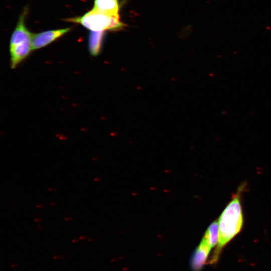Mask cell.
I'll return each mask as SVG.
<instances>
[{
    "instance_id": "cell-4",
    "label": "cell",
    "mask_w": 271,
    "mask_h": 271,
    "mask_svg": "<svg viewBox=\"0 0 271 271\" xmlns=\"http://www.w3.org/2000/svg\"><path fill=\"white\" fill-rule=\"evenodd\" d=\"M211 248L202 239L193 253L190 264L193 271H200L206 261Z\"/></svg>"
},
{
    "instance_id": "cell-1",
    "label": "cell",
    "mask_w": 271,
    "mask_h": 271,
    "mask_svg": "<svg viewBox=\"0 0 271 271\" xmlns=\"http://www.w3.org/2000/svg\"><path fill=\"white\" fill-rule=\"evenodd\" d=\"M244 186V184L240 186L219 218L218 240L216 249L210 260L211 263L216 262L222 248L241 230L243 215L240 199Z\"/></svg>"
},
{
    "instance_id": "cell-5",
    "label": "cell",
    "mask_w": 271,
    "mask_h": 271,
    "mask_svg": "<svg viewBox=\"0 0 271 271\" xmlns=\"http://www.w3.org/2000/svg\"><path fill=\"white\" fill-rule=\"evenodd\" d=\"M93 9L101 13L119 16L117 0H95Z\"/></svg>"
},
{
    "instance_id": "cell-2",
    "label": "cell",
    "mask_w": 271,
    "mask_h": 271,
    "mask_svg": "<svg viewBox=\"0 0 271 271\" xmlns=\"http://www.w3.org/2000/svg\"><path fill=\"white\" fill-rule=\"evenodd\" d=\"M69 22L79 23L91 31L117 30L123 27L119 16L101 13L92 9L80 17L69 19Z\"/></svg>"
},
{
    "instance_id": "cell-8",
    "label": "cell",
    "mask_w": 271,
    "mask_h": 271,
    "mask_svg": "<svg viewBox=\"0 0 271 271\" xmlns=\"http://www.w3.org/2000/svg\"><path fill=\"white\" fill-rule=\"evenodd\" d=\"M86 237L85 236H80V239L85 238Z\"/></svg>"
},
{
    "instance_id": "cell-9",
    "label": "cell",
    "mask_w": 271,
    "mask_h": 271,
    "mask_svg": "<svg viewBox=\"0 0 271 271\" xmlns=\"http://www.w3.org/2000/svg\"><path fill=\"white\" fill-rule=\"evenodd\" d=\"M17 264H13V265H12V266H13V267L16 266H17Z\"/></svg>"
},
{
    "instance_id": "cell-7",
    "label": "cell",
    "mask_w": 271,
    "mask_h": 271,
    "mask_svg": "<svg viewBox=\"0 0 271 271\" xmlns=\"http://www.w3.org/2000/svg\"><path fill=\"white\" fill-rule=\"evenodd\" d=\"M218 235V221H215L209 225L202 239L212 248L217 244Z\"/></svg>"
},
{
    "instance_id": "cell-6",
    "label": "cell",
    "mask_w": 271,
    "mask_h": 271,
    "mask_svg": "<svg viewBox=\"0 0 271 271\" xmlns=\"http://www.w3.org/2000/svg\"><path fill=\"white\" fill-rule=\"evenodd\" d=\"M104 31H91L89 34L88 48L90 54L97 56L101 50Z\"/></svg>"
},
{
    "instance_id": "cell-3",
    "label": "cell",
    "mask_w": 271,
    "mask_h": 271,
    "mask_svg": "<svg viewBox=\"0 0 271 271\" xmlns=\"http://www.w3.org/2000/svg\"><path fill=\"white\" fill-rule=\"evenodd\" d=\"M70 30V28H66L33 34L32 41V49H40L48 45L67 33Z\"/></svg>"
}]
</instances>
